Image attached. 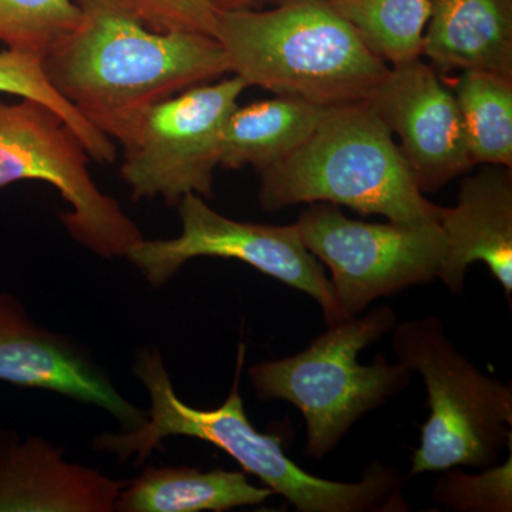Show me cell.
<instances>
[{
  "instance_id": "1",
  "label": "cell",
  "mask_w": 512,
  "mask_h": 512,
  "mask_svg": "<svg viewBox=\"0 0 512 512\" xmlns=\"http://www.w3.org/2000/svg\"><path fill=\"white\" fill-rule=\"evenodd\" d=\"M83 20L45 57L64 99L123 144L151 107L229 72L215 37L156 32L109 0H76Z\"/></svg>"
},
{
  "instance_id": "2",
  "label": "cell",
  "mask_w": 512,
  "mask_h": 512,
  "mask_svg": "<svg viewBox=\"0 0 512 512\" xmlns=\"http://www.w3.org/2000/svg\"><path fill=\"white\" fill-rule=\"evenodd\" d=\"M244 357L245 346L241 345L237 376L227 400L217 409L201 410L175 393L160 350L141 349L133 372L150 397L147 421L136 430L100 434L93 440L94 450L114 454L121 461L136 457L138 466L153 451L164 450L165 439L192 437L224 450L244 473L258 477L298 512H403L409 508L402 491L404 478L392 468L372 461L356 483L326 480L296 466L286 456L279 437L259 433L239 394Z\"/></svg>"
},
{
  "instance_id": "3",
  "label": "cell",
  "mask_w": 512,
  "mask_h": 512,
  "mask_svg": "<svg viewBox=\"0 0 512 512\" xmlns=\"http://www.w3.org/2000/svg\"><path fill=\"white\" fill-rule=\"evenodd\" d=\"M214 37L248 86L325 109L369 101L390 70L329 0L217 12Z\"/></svg>"
},
{
  "instance_id": "4",
  "label": "cell",
  "mask_w": 512,
  "mask_h": 512,
  "mask_svg": "<svg viewBox=\"0 0 512 512\" xmlns=\"http://www.w3.org/2000/svg\"><path fill=\"white\" fill-rule=\"evenodd\" d=\"M262 210L330 202L400 225L437 224L439 205L414 183L399 144L369 101L330 107L315 133L259 173Z\"/></svg>"
},
{
  "instance_id": "5",
  "label": "cell",
  "mask_w": 512,
  "mask_h": 512,
  "mask_svg": "<svg viewBox=\"0 0 512 512\" xmlns=\"http://www.w3.org/2000/svg\"><path fill=\"white\" fill-rule=\"evenodd\" d=\"M397 325L390 306L329 325L298 355L249 367L248 377L259 400H286L306 421V454L322 460L366 413L382 407L409 386L413 372L404 363L390 365L377 355L360 365L359 353Z\"/></svg>"
},
{
  "instance_id": "6",
  "label": "cell",
  "mask_w": 512,
  "mask_h": 512,
  "mask_svg": "<svg viewBox=\"0 0 512 512\" xmlns=\"http://www.w3.org/2000/svg\"><path fill=\"white\" fill-rule=\"evenodd\" d=\"M392 343L399 362L423 377L430 407L410 476L498 464L512 441L511 384L480 372L437 316L394 326Z\"/></svg>"
},
{
  "instance_id": "7",
  "label": "cell",
  "mask_w": 512,
  "mask_h": 512,
  "mask_svg": "<svg viewBox=\"0 0 512 512\" xmlns=\"http://www.w3.org/2000/svg\"><path fill=\"white\" fill-rule=\"evenodd\" d=\"M89 161L80 138L55 111L28 99L0 100V188L28 180L52 185L70 205L59 214L67 234L101 258H124L143 234L94 183Z\"/></svg>"
},
{
  "instance_id": "8",
  "label": "cell",
  "mask_w": 512,
  "mask_h": 512,
  "mask_svg": "<svg viewBox=\"0 0 512 512\" xmlns=\"http://www.w3.org/2000/svg\"><path fill=\"white\" fill-rule=\"evenodd\" d=\"M303 245L330 269L342 320L377 298L439 276L446 237L437 224H369L350 220L339 205L313 202L295 222Z\"/></svg>"
},
{
  "instance_id": "9",
  "label": "cell",
  "mask_w": 512,
  "mask_h": 512,
  "mask_svg": "<svg viewBox=\"0 0 512 512\" xmlns=\"http://www.w3.org/2000/svg\"><path fill=\"white\" fill-rule=\"evenodd\" d=\"M247 87L234 74L191 87L151 107L121 144L120 174L131 198L161 197L177 207L187 194L214 197L222 130Z\"/></svg>"
},
{
  "instance_id": "10",
  "label": "cell",
  "mask_w": 512,
  "mask_h": 512,
  "mask_svg": "<svg viewBox=\"0 0 512 512\" xmlns=\"http://www.w3.org/2000/svg\"><path fill=\"white\" fill-rule=\"evenodd\" d=\"M181 234L173 239L143 238L126 256L148 284L160 288L194 258L237 259L296 291L308 293L326 323L342 322L322 262L303 245L296 225H264L232 220L212 210L204 198L187 194L177 205Z\"/></svg>"
},
{
  "instance_id": "11",
  "label": "cell",
  "mask_w": 512,
  "mask_h": 512,
  "mask_svg": "<svg viewBox=\"0 0 512 512\" xmlns=\"http://www.w3.org/2000/svg\"><path fill=\"white\" fill-rule=\"evenodd\" d=\"M399 137L400 153L421 192L439 190L473 168L454 92L421 59L393 66L370 97Z\"/></svg>"
},
{
  "instance_id": "12",
  "label": "cell",
  "mask_w": 512,
  "mask_h": 512,
  "mask_svg": "<svg viewBox=\"0 0 512 512\" xmlns=\"http://www.w3.org/2000/svg\"><path fill=\"white\" fill-rule=\"evenodd\" d=\"M0 382L49 390L110 413L121 431L136 430L147 412L121 396L80 343L33 322L12 293L0 292Z\"/></svg>"
},
{
  "instance_id": "13",
  "label": "cell",
  "mask_w": 512,
  "mask_h": 512,
  "mask_svg": "<svg viewBox=\"0 0 512 512\" xmlns=\"http://www.w3.org/2000/svg\"><path fill=\"white\" fill-rule=\"evenodd\" d=\"M127 480L70 463L40 436L0 430V512H111Z\"/></svg>"
},
{
  "instance_id": "14",
  "label": "cell",
  "mask_w": 512,
  "mask_h": 512,
  "mask_svg": "<svg viewBox=\"0 0 512 512\" xmlns=\"http://www.w3.org/2000/svg\"><path fill=\"white\" fill-rule=\"evenodd\" d=\"M439 224L446 237V255L437 278L451 292H463L467 269L484 262L512 293V175L511 168L483 165L466 175L458 190L457 204L440 207Z\"/></svg>"
},
{
  "instance_id": "15",
  "label": "cell",
  "mask_w": 512,
  "mask_h": 512,
  "mask_svg": "<svg viewBox=\"0 0 512 512\" xmlns=\"http://www.w3.org/2000/svg\"><path fill=\"white\" fill-rule=\"evenodd\" d=\"M423 53L437 69L512 77V0H430Z\"/></svg>"
},
{
  "instance_id": "16",
  "label": "cell",
  "mask_w": 512,
  "mask_h": 512,
  "mask_svg": "<svg viewBox=\"0 0 512 512\" xmlns=\"http://www.w3.org/2000/svg\"><path fill=\"white\" fill-rule=\"evenodd\" d=\"M325 113V107L289 96L238 104L222 130L221 167L262 173L303 146Z\"/></svg>"
},
{
  "instance_id": "17",
  "label": "cell",
  "mask_w": 512,
  "mask_h": 512,
  "mask_svg": "<svg viewBox=\"0 0 512 512\" xmlns=\"http://www.w3.org/2000/svg\"><path fill=\"white\" fill-rule=\"evenodd\" d=\"M271 495V488L252 485L241 471L148 467L121 490L116 511L224 512L264 504Z\"/></svg>"
},
{
  "instance_id": "18",
  "label": "cell",
  "mask_w": 512,
  "mask_h": 512,
  "mask_svg": "<svg viewBox=\"0 0 512 512\" xmlns=\"http://www.w3.org/2000/svg\"><path fill=\"white\" fill-rule=\"evenodd\" d=\"M473 164L512 167V77L467 70L454 90Z\"/></svg>"
},
{
  "instance_id": "19",
  "label": "cell",
  "mask_w": 512,
  "mask_h": 512,
  "mask_svg": "<svg viewBox=\"0 0 512 512\" xmlns=\"http://www.w3.org/2000/svg\"><path fill=\"white\" fill-rule=\"evenodd\" d=\"M367 49L393 66L421 59L430 0H329Z\"/></svg>"
},
{
  "instance_id": "20",
  "label": "cell",
  "mask_w": 512,
  "mask_h": 512,
  "mask_svg": "<svg viewBox=\"0 0 512 512\" xmlns=\"http://www.w3.org/2000/svg\"><path fill=\"white\" fill-rule=\"evenodd\" d=\"M82 20L76 0H0V42L46 57Z\"/></svg>"
},
{
  "instance_id": "21",
  "label": "cell",
  "mask_w": 512,
  "mask_h": 512,
  "mask_svg": "<svg viewBox=\"0 0 512 512\" xmlns=\"http://www.w3.org/2000/svg\"><path fill=\"white\" fill-rule=\"evenodd\" d=\"M507 463L484 468V473L468 476L448 468L441 471L433 490L437 503L457 511H512V443L508 444Z\"/></svg>"
},
{
  "instance_id": "22",
  "label": "cell",
  "mask_w": 512,
  "mask_h": 512,
  "mask_svg": "<svg viewBox=\"0 0 512 512\" xmlns=\"http://www.w3.org/2000/svg\"><path fill=\"white\" fill-rule=\"evenodd\" d=\"M156 32H191L214 37L217 10L210 0H109Z\"/></svg>"
},
{
  "instance_id": "23",
  "label": "cell",
  "mask_w": 512,
  "mask_h": 512,
  "mask_svg": "<svg viewBox=\"0 0 512 512\" xmlns=\"http://www.w3.org/2000/svg\"><path fill=\"white\" fill-rule=\"evenodd\" d=\"M284 0H210L217 12H234V10H258L266 5H278Z\"/></svg>"
}]
</instances>
